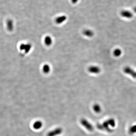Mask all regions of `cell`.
Returning a JSON list of instances; mask_svg holds the SVG:
<instances>
[{"instance_id":"obj_18","label":"cell","mask_w":136,"mask_h":136,"mask_svg":"<svg viewBox=\"0 0 136 136\" xmlns=\"http://www.w3.org/2000/svg\"><path fill=\"white\" fill-rule=\"evenodd\" d=\"M79 0H71L72 2V4H76L77 3Z\"/></svg>"},{"instance_id":"obj_1","label":"cell","mask_w":136,"mask_h":136,"mask_svg":"<svg viewBox=\"0 0 136 136\" xmlns=\"http://www.w3.org/2000/svg\"><path fill=\"white\" fill-rule=\"evenodd\" d=\"M115 121L114 119H108L102 124H100L98 125V128L100 130H106L109 132H112L113 130L110 128V127L114 128L115 126Z\"/></svg>"},{"instance_id":"obj_19","label":"cell","mask_w":136,"mask_h":136,"mask_svg":"<svg viewBox=\"0 0 136 136\" xmlns=\"http://www.w3.org/2000/svg\"><path fill=\"white\" fill-rule=\"evenodd\" d=\"M134 11H135V12L136 13V7H135V8H134Z\"/></svg>"},{"instance_id":"obj_2","label":"cell","mask_w":136,"mask_h":136,"mask_svg":"<svg viewBox=\"0 0 136 136\" xmlns=\"http://www.w3.org/2000/svg\"><path fill=\"white\" fill-rule=\"evenodd\" d=\"M80 123L84 128L88 131L92 132L94 128L93 125L86 119H81L80 121Z\"/></svg>"},{"instance_id":"obj_10","label":"cell","mask_w":136,"mask_h":136,"mask_svg":"<svg viewBox=\"0 0 136 136\" xmlns=\"http://www.w3.org/2000/svg\"><path fill=\"white\" fill-rule=\"evenodd\" d=\"M43 123L40 121H37L34 123L33 127L36 129H40L43 126Z\"/></svg>"},{"instance_id":"obj_17","label":"cell","mask_w":136,"mask_h":136,"mask_svg":"<svg viewBox=\"0 0 136 136\" xmlns=\"http://www.w3.org/2000/svg\"><path fill=\"white\" fill-rule=\"evenodd\" d=\"M25 45L26 44H23V43L21 44L20 46V50H24L25 48Z\"/></svg>"},{"instance_id":"obj_3","label":"cell","mask_w":136,"mask_h":136,"mask_svg":"<svg viewBox=\"0 0 136 136\" xmlns=\"http://www.w3.org/2000/svg\"><path fill=\"white\" fill-rule=\"evenodd\" d=\"M62 129L60 128H57L49 132L47 135V136H57L61 134L63 132Z\"/></svg>"},{"instance_id":"obj_4","label":"cell","mask_w":136,"mask_h":136,"mask_svg":"<svg viewBox=\"0 0 136 136\" xmlns=\"http://www.w3.org/2000/svg\"><path fill=\"white\" fill-rule=\"evenodd\" d=\"M124 72L125 73L130 75L134 78H136V72L130 67H125L124 69Z\"/></svg>"},{"instance_id":"obj_15","label":"cell","mask_w":136,"mask_h":136,"mask_svg":"<svg viewBox=\"0 0 136 136\" xmlns=\"http://www.w3.org/2000/svg\"><path fill=\"white\" fill-rule=\"evenodd\" d=\"M31 44H26L25 45V52L26 53H29V51L31 50Z\"/></svg>"},{"instance_id":"obj_8","label":"cell","mask_w":136,"mask_h":136,"mask_svg":"<svg viewBox=\"0 0 136 136\" xmlns=\"http://www.w3.org/2000/svg\"><path fill=\"white\" fill-rule=\"evenodd\" d=\"M93 109L94 111L97 114L100 113L102 110L101 107H100V106L99 104H97L93 105Z\"/></svg>"},{"instance_id":"obj_14","label":"cell","mask_w":136,"mask_h":136,"mask_svg":"<svg viewBox=\"0 0 136 136\" xmlns=\"http://www.w3.org/2000/svg\"><path fill=\"white\" fill-rule=\"evenodd\" d=\"M122 51L119 49H116L114 50V55L115 57H119L122 54Z\"/></svg>"},{"instance_id":"obj_5","label":"cell","mask_w":136,"mask_h":136,"mask_svg":"<svg viewBox=\"0 0 136 136\" xmlns=\"http://www.w3.org/2000/svg\"><path fill=\"white\" fill-rule=\"evenodd\" d=\"M122 16L127 18H131L133 17V14L129 11H122L121 13Z\"/></svg>"},{"instance_id":"obj_9","label":"cell","mask_w":136,"mask_h":136,"mask_svg":"<svg viewBox=\"0 0 136 136\" xmlns=\"http://www.w3.org/2000/svg\"><path fill=\"white\" fill-rule=\"evenodd\" d=\"M44 43H45L46 45H51L52 43V40L51 37H50L49 36H46L44 39Z\"/></svg>"},{"instance_id":"obj_16","label":"cell","mask_w":136,"mask_h":136,"mask_svg":"<svg viewBox=\"0 0 136 136\" xmlns=\"http://www.w3.org/2000/svg\"><path fill=\"white\" fill-rule=\"evenodd\" d=\"M13 25L11 22H8L7 23V28L9 31H12L13 29Z\"/></svg>"},{"instance_id":"obj_13","label":"cell","mask_w":136,"mask_h":136,"mask_svg":"<svg viewBox=\"0 0 136 136\" xmlns=\"http://www.w3.org/2000/svg\"><path fill=\"white\" fill-rule=\"evenodd\" d=\"M43 71L45 73H48L50 71V67L49 66V65H44L43 67Z\"/></svg>"},{"instance_id":"obj_7","label":"cell","mask_w":136,"mask_h":136,"mask_svg":"<svg viewBox=\"0 0 136 136\" xmlns=\"http://www.w3.org/2000/svg\"><path fill=\"white\" fill-rule=\"evenodd\" d=\"M67 19V17L65 16H62L58 17L56 19V22L58 24L63 23Z\"/></svg>"},{"instance_id":"obj_11","label":"cell","mask_w":136,"mask_h":136,"mask_svg":"<svg viewBox=\"0 0 136 136\" xmlns=\"http://www.w3.org/2000/svg\"><path fill=\"white\" fill-rule=\"evenodd\" d=\"M85 36L88 37H91L93 35V33L92 30L90 29H87L85 30L83 32Z\"/></svg>"},{"instance_id":"obj_12","label":"cell","mask_w":136,"mask_h":136,"mask_svg":"<svg viewBox=\"0 0 136 136\" xmlns=\"http://www.w3.org/2000/svg\"><path fill=\"white\" fill-rule=\"evenodd\" d=\"M129 132L130 134H133L136 133V125L131 126L129 128Z\"/></svg>"},{"instance_id":"obj_6","label":"cell","mask_w":136,"mask_h":136,"mask_svg":"<svg viewBox=\"0 0 136 136\" xmlns=\"http://www.w3.org/2000/svg\"><path fill=\"white\" fill-rule=\"evenodd\" d=\"M89 71L93 74H98L100 72V69L97 66H91L89 69Z\"/></svg>"}]
</instances>
